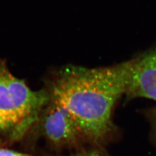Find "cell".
Returning <instances> with one entry per match:
<instances>
[{
  "label": "cell",
  "instance_id": "5b68a950",
  "mask_svg": "<svg viewBox=\"0 0 156 156\" xmlns=\"http://www.w3.org/2000/svg\"><path fill=\"white\" fill-rule=\"evenodd\" d=\"M0 156H35L33 155L18 152L16 151L0 148Z\"/></svg>",
  "mask_w": 156,
  "mask_h": 156
},
{
  "label": "cell",
  "instance_id": "ba28073f",
  "mask_svg": "<svg viewBox=\"0 0 156 156\" xmlns=\"http://www.w3.org/2000/svg\"><path fill=\"white\" fill-rule=\"evenodd\" d=\"M0 143H1V140H0Z\"/></svg>",
  "mask_w": 156,
  "mask_h": 156
},
{
  "label": "cell",
  "instance_id": "7a4b0ae2",
  "mask_svg": "<svg viewBox=\"0 0 156 156\" xmlns=\"http://www.w3.org/2000/svg\"><path fill=\"white\" fill-rule=\"evenodd\" d=\"M49 100L45 88L31 90L0 60V133L11 141L21 140L38 121Z\"/></svg>",
  "mask_w": 156,
  "mask_h": 156
},
{
  "label": "cell",
  "instance_id": "8992f818",
  "mask_svg": "<svg viewBox=\"0 0 156 156\" xmlns=\"http://www.w3.org/2000/svg\"><path fill=\"white\" fill-rule=\"evenodd\" d=\"M70 156H101L100 154L96 150H90L86 151V152H82L77 153Z\"/></svg>",
  "mask_w": 156,
  "mask_h": 156
},
{
  "label": "cell",
  "instance_id": "52a82bcc",
  "mask_svg": "<svg viewBox=\"0 0 156 156\" xmlns=\"http://www.w3.org/2000/svg\"><path fill=\"white\" fill-rule=\"evenodd\" d=\"M150 116H151V119H152V122H153L154 133H155V139H156V108L152 111V113L150 114Z\"/></svg>",
  "mask_w": 156,
  "mask_h": 156
},
{
  "label": "cell",
  "instance_id": "6da1fadb",
  "mask_svg": "<svg viewBox=\"0 0 156 156\" xmlns=\"http://www.w3.org/2000/svg\"><path fill=\"white\" fill-rule=\"evenodd\" d=\"M131 67V60L93 68L66 65L52 73L45 89L70 113L82 135L100 143L113 130L112 112L126 94Z\"/></svg>",
  "mask_w": 156,
  "mask_h": 156
},
{
  "label": "cell",
  "instance_id": "277c9868",
  "mask_svg": "<svg viewBox=\"0 0 156 156\" xmlns=\"http://www.w3.org/2000/svg\"><path fill=\"white\" fill-rule=\"evenodd\" d=\"M126 99L145 98L156 101V48L131 59Z\"/></svg>",
  "mask_w": 156,
  "mask_h": 156
},
{
  "label": "cell",
  "instance_id": "3957f363",
  "mask_svg": "<svg viewBox=\"0 0 156 156\" xmlns=\"http://www.w3.org/2000/svg\"><path fill=\"white\" fill-rule=\"evenodd\" d=\"M38 120L48 140L56 146L74 143L81 135L75 120L60 104L50 98Z\"/></svg>",
  "mask_w": 156,
  "mask_h": 156
}]
</instances>
